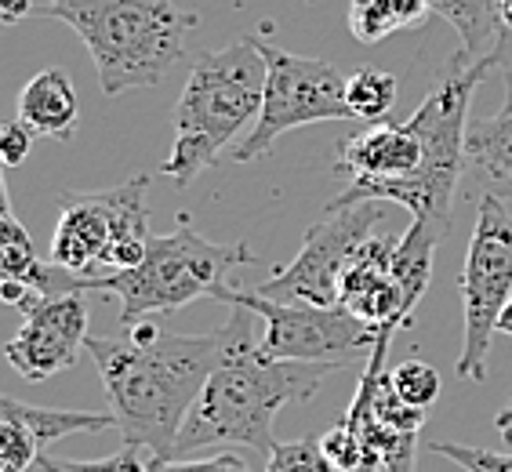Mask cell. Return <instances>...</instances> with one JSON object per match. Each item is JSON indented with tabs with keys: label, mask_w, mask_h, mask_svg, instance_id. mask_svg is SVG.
<instances>
[{
	"label": "cell",
	"mask_w": 512,
	"mask_h": 472,
	"mask_svg": "<svg viewBox=\"0 0 512 472\" xmlns=\"http://www.w3.org/2000/svg\"><path fill=\"white\" fill-rule=\"evenodd\" d=\"M266 472H335V465L327 462L320 443L291 440V443H276L273 451H269Z\"/></svg>",
	"instance_id": "d4e9b609"
},
{
	"label": "cell",
	"mask_w": 512,
	"mask_h": 472,
	"mask_svg": "<svg viewBox=\"0 0 512 472\" xmlns=\"http://www.w3.org/2000/svg\"><path fill=\"white\" fill-rule=\"evenodd\" d=\"M396 95H400V80L378 66L356 69L345 80V109H349V117L364 120V124H382L393 113Z\"/></svg>",
	"instance_id": "7402d4cb"
},
{
	"label": "cell",
	"mask_w": 512,
	"mask_h": 472,
	"mask_svg": "<svg viewBox=\"0 0 512 472\" xmlns=\"http://www.w3.org/2000/svg\"><path fill=\"white\" fill-rule=\"evenodd\" d=\"M498 429H502V436L512 443V400H509V407L502 411V418H498Z\"/></svg>",
	"instance_id": "f546056e"
},
{
	"label": "cell",
	"mask_w": 512,
	"mask_h": 472,
	"mask_svg": "<svg viewBox=\"0 0 512 472\" xmlns=\"http://www.w3.org/2000/svg\"><path fill=\"white\" fill-rule=\"evenodd\" d=\"M88 349V298L84 291L44 295L22 313L19 335L4 345V360L26 378L44 382L69 371Z\"/></svg>",
	"instance_id": "7c38bea8"
},
{
	"label": "cell",
	"mask_w": 512,
	"mask_h": 472,
	"mask_svg": "<svg viewBox=\"0 0 512 472\" xmlns=\"http://www.w3.org/2000/svg\"><path fill=\"white\" fill-rule=\"evenodd\" d=\"M389 382H393L396 396H400L407 407H418V411H429V407L440 400V371H436L433 364L418 360V356L389 367Z\"/></svg>",
	"instance_id": "603a6c76"
},
{
	"label": "cell",
	"mask_w": 512,
	"mask_h": 472,
	"mask_svg": "<svg viewBox=\"0 0 512 472\" xmlns=\"http://www.w3.org/2000/svg\"><path fill=\"white\" fill-rule=\"evenodd\" d=\"M258 51L266 59V95L251 135L233 146V160L266 157L276 146V138L306 124H324V120H345V73L327 59H306L269 44L266 33H258Z\"/></svg>",
	"instance_id": "ba28073f"
},
{
	"label": "cell",
	"mask_w": 512,
	"mask_h": 472,
	"mask_svg": "<svg viewBox=\"0 0 512 472\" xmlns=\"http://www.w3.org/2000/svg\"><path fill=\"white\" fill-rule=\"evenodd\" d=\"M498 69V51H491L480 62H451L447 73L422 106L414 109V117L422 124L425 135V160L422 168L411 178L400 182H382V186L367 189H345L342 204H356V200H385V204H400L411 211V218L429 222L440 236L451 233V204L454 189L465 175V131H469V99L473 88L487 73Z\"/></svg>",
	"instance_id": "5b68a950"
},
{
	"label": "cell",
	"mask_w": 512,
	"mask_h": 472,
	"mask_svg": "<svg viewBox=\"0 0 512 472\" xmlns=\"http://www.w3.org/2000/svg\"><path fill=\"white\" fill-rule=\"evenodd\" d=\"M153 472H255V469L240 454L222 451L215 458H204V462H157L153 458Z\"/></svg>",
	"instance_id": "f1b7e54d"
},
{
	"label": "cell",
	"mask_w": 512,
	"mask_h": 472,
	"mask_svg": "<svg viewBox=\"0 0 512 472\" xmlns=\"http://www.w3.org/2000/svg\"><path fill=\"white\" fill-rule=\"evenodd\" d=\"M95 429H117L113 414L55 411V407L22 404L0 393V472H26L55 440L73 433H95Z\"/></svg>",
	"instance_id": "9a60e30c"
},
{
	"label": "cell",
	"mask_w": 512,
	"mask_h": 472,
	"mask_svg": "<svg viewBox=\"0 0 512 472\" xmlns=\"http://www.w3.org/2000/svg\"><path fill=\"white\" fill-rule=\"evenodd\" d=\"M19 120L33 135L69 142L80 128V99L77 88L62 66L40 69L37 77L19 95Z\"/></svg>",
	"instance_id": "ac0fdd59"
},
{
	"label": "cell",
	"mask_w": 512,
	"mask_h": 472,
	"mask_svg": "<svg viewBox=\"0 0 512 472\" xmlns=\"http://www.w3.org/2000/svg\"><path fill=\"white\" fill-rule=\"evenodd\" d=\"M425 160V135L418 117H407L404 124H367L342 142L335 160L338 175L349 178L353 189L382 186V182H400L411 178Z\"/></svg>",
	"instance_id": "5bb4252c"
},
{
	"label": "cell",
	"mask_w": 512,
	"mask_h": 472,
	"mask_svg": "<svg viewBox=\"0 0 512 472\" xmlns=\"http://www.w3.org/2000/svg\"><path fill=\"white\" fill-rule=\"evenodd\" d=\"M320 451L327 454V462L335 465L338 472H371L364 440H360L345 422L320 436Z\"/></svg>",
	"instance_id": "484cf974"
},
{
	"label": "cell",
	"mask_w": 512,
	"mask_h": 472,
	"mask_svg": "<svg viewBox=\"0 0 512 472\" xmlns=\"http://www.w3.org/2000/svg\"><path fill=\"white\" fill-rule=\"evenodd\" d=\"M433 454L465 472H512V454L502 451H483V447H465V443H433Z\"/></svg>",
	"instance_id": "4316f807"
},
{
	"label": "cell",
	"mask_w": 512,
	"mask_h": 472,
	"mask_svg": "<svg viewBox=\"0 0 512 472\" xmlns=\"http://www.w3.org/2000/svg\"><path fill=\"white\" fill-rule=\"evenodd\" d=\"M266 95V59L258 40L247 37L218 51H204L175 106V146L160 164L175 189H189L215 164L244 124L258 120Z\"/></svg>",
	"instance_id": "277c9868"
},
{
	"label": "cell",
	"mask_w": 512,
	"mask_h": 472,
	"mask_svg": "<svg viewBox=\"0 0 512 472\" xmlns=\"http://www.w3.org/2000/svg\"><path fill=\"white\" fill-rule=\"evenodd\" d=\"M393 236H367L349 258V266L338 284V305L349 309L356 320L378 327L382 338H393L400 327H411L414 320L404 309V291L393 276Z\"/></svg>",
	"instance_id": "4fadbf2b"
},
{
	"label": "cell",
	"mask_w": 512,
	"mask_h": 472,
	"mask_svg": "<svg viewBox=\"0 0 512 472\" xmlns=\"http://www.w3.org/2000/svg\"><path fill=\"white\" fill-rule=\"evenodd\" d=\"M425 11V0H349V30L360 44H378L389 33L414 26Z\"/></svg>",
	"instance_id": "44dd1931"
},
{
	"label": "cell",
	"mask_w": 512,
	"mask_h": 472,
	"mask_svg": "<svg viewBox=\"0 0 512 472\" xmlns=\"http://www.w3.org/2000/svg\"><path fill=\"white\" fill-rule=\"evenodd\" d=\"M512 298V215L505 200L483 193L476 204V226L469 236L462 266V356L454 364V374L465 382L487 378V356L498 335L502 309Z\"/></svg>",
	"instance_id": "9c48e42d"
},
{
	"label": "cell",
	"mask_w": 512,
	"mask_h": 472,
	"mask_svg": "<svg viewBox=\"0 0 512 472\" xmlns=\"http://www.w3.org/2000/svg\"><path fill=\"white\" fill-rule=\"evenodd\" d=\"M498 335H512V298L502 309V320H498Z\"/></svg>",
	"instance_id": "4dcf8cb0"
},
{
	"label": "cell",
	"mask_w": 512,
	"mask_h": 472,
	"mask_svg": "<svg viewBox=\"0 0 512 472\" xmlns=\"http://www.w3.org/2000/svg\"><path fill=\"white\" fill-rule=\"evenodd\" d=\"M0 33H4V26H0Z\"/></svg>",
	"instance_id": "836d02e7"
},
{
	"label": "cell",
	"mask_w": 512,
	"mask_h": 472,
	"mask_svg": "<svg viewBox=\"0 0 512 472\" xmlns=\"http://www.w3.org/2000/svg\"><path fill=\"white\" fill-rule=\"evenodd\" d=\"M4 164H0V215H8L11 211V200H8V186H4Z\"/></svg>",
	"instance_id": "1f68e13d"
},
{
	"label": "cell",
	"mask_w": 512,
	"mask_h": 472,
	"mask_svg": "<svg viewBox=\"0 0 512 472\" xmlns=\"http://www.w3.org/2000/svg\"><path fill=\"white\" fill-rule=\"evenodd\" d=\"M222 349V327L211 335H175L160 331L153 320H135L124 338L88 335V353L124 443L142 447L157 462H171L178 433Z\"/></svg>",
	"instance_id": "6da1fadb"
},
{
	"label": "cell",
	"mask_w": 512,
	"mask_h": 472,
	"mask_svg": "<svg viewBox=\"0 0 512 472\" xmlns=\"http://www.w3.org/2000/svg\"><path fill=\"white\" fill-rule=\"evenodd\" d=\"M0 284H30L40 295H69V291H99V276H77L55 262H40L37 247L19 218L0 215Z\"/></svg>",
	"instance_id": "2e32d148"
},
{
	"label": "cell",
	"mask_w": 512,
	"mask_h": 472,
	"mask_svg": "<svg viewBox=\"0 0 512 472\" xmlns=\"http://www.w3.org/2000/svg\"><path fill=\"white\" fill-rule=\"evenodd\" d=\"M502 30L512 33V0H502Z\"/></svg>",
	"instance_id": "d6a6232c"
},
{
	"label": "cell",
	"mask_w": 512,
	"mask_h": 472,
	"mask_svg": "<svg viewBox=\"0 0 512 472\" xmlns=\"http://www.w3.org/2000/svg\"><path fill=\"white\" fill-rule=\"evenodd\" d=\"M226 305H244L266 324L262 353L273 360H302V364L349 367L371 360L382 331L356 320L342 305H306V302H273L255 287H229Z\"/></svg>",
	"instance_id": "30bf717a"
},
{
	"label": "cell",
	"mask_w": 512,
	"mask_h": 472,
	"mask_svg": "<svg viewBox=\"0 0 512 472\" xmlns=\"http://www.w3.org/2000/svg\"><path fill=\"white\" fill-rule=\"evenodd\" d=\"M37 15L66 22L88 44L109 99L157 88L197 30V11L178 0H40Z\"/></svg>",
	"instance_id": "3957f363"
},
{
	"label": "cell",
	"mask_w": 512,
	"mask_h": 472,
	"mask_svg": "<svg viewBox=\"0 0 512 472\" xmlns=\"http://www.w3.org/2000/svg\"><path fill=\"white\" fill-rule=\"evenodd\" d=\"M149 175L128 178L124 186L59 193V222L51 233L48 262L77 276H102L99 269H131L149 251Z\"/></svg>",
	"instance_id": "52a82bcc"
},
{
	"label": "cell",
	"mask_w": 512,
	"mask_h": 472,
	"mask_svg": "<svg viewBox=\"0 0 512 472\" xmlns=\"http://www.w3.org/2000/svg\"><path fill=\"white\" fill-rule=\"evenodd\" d=\"M385 218V200H356V204L327 207L324 218L309 226L302 251L266 284L255 291L273 302H306V305H338V284L356 255V247L367 236H375V226Z\"/></svg>",
	"instance_id": "8fae6325"
},
{
	"label": "cell",
	"mask_w": 512,
	"mask_h": 472,
	"mask_svg": "<svg viewBox=\"0 0 512 472\" xmlns=\"http://www.w3.org/2000/svg\"><path fill=\"white\" fill-rule=\"evenodd\" d=\"M429 11H436L440 19H447L458 30L462 48L454 55V62H480L498 48L502 37V0H425Z\"/></svg>",
	"instance_id": "d6986e66"
},
{
	"label": "cell",
	"mask_w": 512,
	"mask_h": 472,
	"mask_svg": "<svg viewBox=\"0 0 512 472\" xmlns=\"http://www.w3.org/2000/svg\"><path fill=\"white\" fill-rule=\"evenodd\" d=\"M37 465L44 472H153V454H146L142 447L124 443L117 454L99 458V462H62V458H48V454H40Z\"/></svg>",
	"instance_id": "cb8c5ba5"
},
{
	"label": "cell",
	"mask_w": 512,
	"mask_h": 472,
	"mask_svg": "<svg viewBox=\"0 0 512 472\" xmlns=\"http://www.w3.org/2000/svg\"><path fill=\"white\" fill-rule=\"evenodd\" d=\"M247 262H258V258L244 240L237 244L204 240L193 229L189 215H178L175 233L153 236L138 266L102 273L99 291L120 298V320L128 327L146 316L175 313L200 298L222 302L229 291V273Z\"/></svg>",
	"instance_id": "8992f818"
},
{
	"label": "cell",
	"mask_w": 512,
	"mask_h": 472,
	"mask_svg": "<svg viewBox=\"0 0 512 472\" xmlns=\"http://www.w3.org/2000/svg\"><path fill=\"white\" fill-rule=\"evenodd\" d=\"M309 4H313V0H309Z\"/></svg>",
	"instance_id": "e575fe53"
},
{
	"label": "cell",
	"mask_w": 512,
	"mask_h": 472,
	"mask_svg": "<svg viewBox=\"0 0 512 472\" xmlns=\"http://www.w3.org/2000/svg\"><path fill=\"white\" fill-rule=\"evenodd\" d=\"M30 149H33V131L26 128L19 117L0 120V164H4V168H19V164H26Z\"/></svg>",
	"instance_id": "83f0119b"
},
{
	"label": "cell",
	"mask_w": 512,
	"mask_h": 472,
	"mask_svg": "<svg viewBox=\"0 0 512 472\" xmlns=\"http://www.w3.org/2000/svg\"><path fill=\"white\" fill-rule=\"evenodd\" d=\"M465 171L476 193L512 200V106H502L487 120H469L465 131Z\"/></svg>",
	"instance_id": "e0dca14e"
},
{
	"label": "cell",
	"mask_w": 512,
	"mask_h": 472,
	"mask_svg": "<svg viewBox=\"0 0 512 472\" xmlns=\"http://www.w3.org/2000/svg\"><path fill=\"white\" fill-rule=\"evenodd\" d=\"M440 240H444V236L436 233L429 222H418V218H411V226L396 240L393 276H396V284H400V291H404L407 316H414V305L422 302V295L429 291V280H433V255Z\"/></svg>",
	"instance_id": "ffe728a7"
},
{
	"label": "cell",
	"mask_w": 512,
	"mask_h": 472,
	"mask_svg": "<svg viewBox=\"0 0 512 472\" xmlns=\"http://www.w3.org/2000/svg\"><path fill=\"white\" fill-rule=\"evenodd\" d=\"M226 349L222 360L207 378L204 393L189 411L186 425L175 440V458L237 443L266 454L276 447L273 418L287 404H306L320 393V385L338 367L302 364V360H273L262 353V338H255V313L244 305H233L226 327H222Z\"/></svg>",
	"instance_id": "7a4b0ae2"
}]
</instances>
